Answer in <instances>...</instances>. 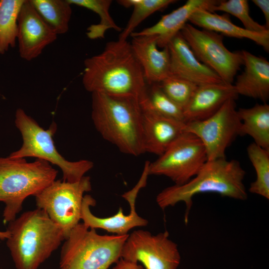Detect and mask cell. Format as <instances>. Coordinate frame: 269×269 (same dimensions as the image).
I'll list each match as a JSON object with an SVG mask.
<instances>
[{"label":"cell","instance_id":"1f68e13d","mask_svg":"<svg viewBox=\"0 0 269 269\" xmlns=\"http://www.w3.org/2000/svg\"><path fill=\"white\" fill-rule=\"evenodd\" d=\"M252 1L259 7L263 12L266 20L265 26L269 30V0H252Z\"/></svg>","mask_w":269,"mask_h":269},{"label":"cell","instance_id":"30bf717a","mask_svg":"<svg viewBox=\"0 0 269 269\" xmlns=\"http://www.w3.org/2000/svg\"><path fill=\"white\" fill-rule=\"evenodd\" d=\"M180 33L197 59L209 67L226 83L232 84L243 65L241 52L229 50L223 35L208 30L199 29L187 23Z\"/></svg>","mask_w":269,"mask_h":269},{"label":"cell","instance_id":"e0dca14e","mask_svg":"<svg viewBox=\"0 0 269 269\" xmlns=\"http://www.w3.org/2000/svg\"><path fill=\"white\" fill-rule=\"evenodd\" d=\"M220 0H188L183 5L172 12L162 15L155 24L138 32H133L130 36L156 35L159 48L167 46L169 42L187 23L192 14L200 9L212 12L213 7Z\"/></svg>","mask_w":269,"mask_h":269},{"label":"cell","instance_id":"603a6c76","mask_svg":"<svg viewBox=\"0 0 269 269\" xmlns=\"http://www.w3.org/2000/svg\"><path fill=\"white\" fill-rule=\"evenodd\" d=\"M44 21L58 34L66 33L72 15L67 0H29Z\"/></svg>","mask_w":269,"mask_h":269},{"label":"cell","instance_id":"d4e9b609","mask_svg":"<svg viewBox=\"0 0 269 269\" xmlns=\"http://www.w3.org/2000/svg\"><path fill=\"white\" fill-rule=\"evenodd\" d=\"M139 102L142 110L185 123L183 109L165 94L158 84L147 85L145 94Z\"/></svg>","mask_w":269,"mask_h":269},{"label":"cell","instance_id":"ffe728a7","mask_svg":"<svg viewBox=\"0 0 269 269\" xmlns=\"http://www.w3.org/2000/svg\"><path fill=\"white\" fill-rule=\"evenodd\" d=\"M245 68L234 86L238 94L266 103L269 98V62L246 50L241 51Z\"/></svg>","mask_w":269,"mask_h":269},{"label":"cell","instance_id":"5b68a950","mask_svg":"<svg viewBox=\"0 0 269 269\" xmlns=\"http://www.w3.org/2000/svg\"><path fill=\"white\" fill-rule=\"evenodd\" d=\"M58 171L47 161L37 158L0 157V202L4 204V223L16 218L24 200L35 196L55 180Z\"/></svg>","mask_w":269,"mask_h":269},{"label":"cell","instance_id":"ac0fdd59","mask_svg":"<svg viewBox=\"0 0 269 269\" xmlns=\"http://www.w3.org/2000/svg\"><path fill=\"white\" fill-rule=\"evenodd\" d=\"M238 96L232 84L221 82L198 86L183 109L185 123L210 117L227 101L236 100Z\"/></svg>","mask_w":269,"mask_h":269},{"label":"cell","instance_id":"f546056e","mask_svg":"<svg viewBox=\"0 0 269 269\" xmlns=\"http://www.w3.org/2000/svg\"><path fill=\"white\" fill-rule=\"evenodd\" d=\"M158 84L165 94L183 110L198 87L190 81L171 74Z\"/></svg>","mask_w":269,"mask_h":269},{"label":"cell","instance_id":"d6a6232c","mask_svg":"<svg viewBox=\"0 0 269 269\" xmlns=\"http://www.w3.org/2000/svg\"><path fill=\"white\" fill-rule=\"evenodd\" d=\"M9 236L10 233L7 230L5 231H0V240H7Z\"/></svg>","mask_w":269,"mask_h":269},{"label":"cell","instance_id":"44dd1931","mask_svg":"<svg viewBox=\"0 0 269 269\" xmlns=\"http://www.w3.org/2000/svg\"><path fill=\"white\" fill-rule=\"evenodd\" d=\"M192 24L202 29L237 38H247L269 51V32H253L234 24L228 14L219 15L207 10L200 9L193 13L189 19Z\"/></svg>","mask_w":269,"mask_h":269},{"label":"cell","instance_id":"8992f818","mask_svg":"<svg viewBox=\"0 0 269 269\" xmlns=\"http://www.w3.org/2000/svg\"><path fill=\"white\" fill-rule=\"evenodd\" d=\"M129 234L102 235L79 223L65 240L60 269H108L121 258Z\"/></svg>","mask_w":269,"mask_h":269},{"label":"cell","instance_id":"484cf974","mask_svg":"<svg viewBox=\"0 0 269 269\" xmlns=\"http://www.w3.org/2000/svg\"><path fill=\"white\" fill-rule=\"evenodd\" d=\"M175 0H119L117 2L128 8L133 7L132 14L125 28L120 33L119 40H127L134 29L145 18L154 12L175 2Z\"/></svg>","mask_w":269,"mask_h":269},{"label":"cell","instance_id":"3957f363","mask_svg":"<svg viewBox=\"0 0 269 269\" xmlns=\"http://www.w3.org/2000/svg\"><path fill=\"white\" fill-rule=\"evenodd\" d=\"M91 116L102 137L122 152L135 156L144 153L142 111L137 99L93 93Z\"/></svg>","mask_w":269,"mask_h":269},{"label":"cell","instance_id":"4fadbf2b","mask_svg":"<svg viewBox=\"0 0 269 269\" xmlns=\"http://www.w3.org/2000/svg\"><path fill=\"white\" fill-rule=\"evenodd\" d=\"M19 53L20 57L31 61L57 37L56 33L37 13L29 0H25L17 18Z\"/></svg>","mask_w":269,"mask_h":269},{"label":"cell","instance_id":"d6986e66","mask_svg":"<svg viewBox=\"0 0 269 269\" xmlns=\"http://www.w3.org/2000/svg\"><path fill=\"white\" fill-rule=\"evenodd\" d=\"M132 37L131 47L142 68L147 85L159 83L170 74L168 47L159 50L156 35Z\"/></svg>","mask_w":269,"mask_h":269},{"label":"cell","instance_id":"7402d4cb","mask_svg":"<svg viewBox=\"0 0 269 269\" xmlns=\"http://www.w3.org/2000/svg\"><path fill=\"white\" fill-rule=\"evenodd\" d=\"M241 121L240 135H248L259 146L269 150V105L256 104L237 110Z\"/></svg>","mask_w":269,"mask_h":269},{"label":"cell","instance_id":"9c48e42d","mask_svg":"<svg viewBox=\"0 0 269 269\" xmlns=\"http://www.w3.org/2000/svg\"><path fill=\"white\" fill-rule=\"evenodd\" d=\"M207 160L200 139L184 132L159 158L149 163L148 174L163 175L175 185H182L192 178Z\"/></svg>","mask_w":269,"mask_h":269},{"label":"cell","instance_id":"836d02e7","mask_svg":"<svg viewBox=\"0 0 269 269\" xmlns=\"http://www.w3.org/2000/svg\"></svg>","mask_w":269,"mask_h":269},{"label":"cell","instance_id":"52a82bcc","mask_svg":"<svg viewBox=\"0 0 269 269\" xmlns=\"http://www.w3.org/2000/svg\"><path fill=\"white\" fill-rule=\"evenodd\" d=\"M15 118V125L21 133L23 142L21 147L10 153L9 157H34L55 164L62 171V180L69 182L79 181L93 167L91 161H70L58 152L53 140L56 130L54 123L45 130L20 108L16 110Z\"/></svg>","mask_w":269,"mask_h":269},{"label":"cell","instance_id":"ba28073f","mask_svg":"<svg viewBox=\"0 0 269 269\" xmlns=\"http://www.w3.org/2000/svg\"><path fill=\"white\" fill-rule=\"evenodd\" d=\"M91 190L89 176L75 182L54 180L35 196L36 205L61 229L66 239L81 220L84 194Z\"/></svg>","mask_w":269,"mask_h":269},{"label":"cell","instance_id":"83f0119b","mask_svg":"<svg viewBox=\"0 0 269 269\" xmlns=\"http://www.w3.org/2000/svg\"><path fill=\"white\" fill-rule=\"evenodd\" d=\"M71 5L89 9L96 13L100 17L98 24L90 25L87 29L86 34L91 39L103 38L106 31L113 29L117 31H121L119 27L111 17L109 9L112 3L111 0H67Z\"/></svg>","mask_w":269,"mask_h":269},{"label":"cell","instance_id":"277c9868","mask_svg":"<svg viewBox=\"0 0 269 269\" xmlns=\"http://www.w3.org/2000/svg\"><path fill=\"white\" fill-rule=\"evenodd\" d=\"M6 230V246L16 269H38L65 240L61 229L38 208L23 212Z\"/></svg>","mask_w":269,"mask_h":269},{"label":"cell","instance_id":"8fae6325","mask_svg":"<svg viewBox=\"0 0 269 269\" xmlns=\"http://www.w3.org/2000/svg\"><path fill=\"white\" fill-rule=\"evenodd\" d=\"M235 100H229L206 119L185 123V132L195 134L200 139L208 160L225 158L227 148L240 135L241 121Z\"/></svg>","mask_w":269,"mask_h":269},{"label":"cell","instance_id":"6da1fadb","mask_svg":"<svg viewBox=\"0 0 269 269\" xmlns=\"http://www.w3.org/2000/svg\"><path fill=\"white\" fill-rule=\"evenodd\" d=\"M82 83L88 92L129 97L139 101L147 85L127 40L110 41L100 53L86 58Z\"/></svg>","mask_w":269,"mask_h":269},{"label":"cell","instance_id":"7c38bea8","mask_svg":"<svg viewBox=\"0 0 269 269\" xmlns=\"http://www.w3.org/2000/svg\"><path fill=\"white\" fill-rule=\"evenodd\" d=\"M165 231L156 235L137 230L129 235L122 248L121 258L141 263L146 269H177L181 257L177 245Z\"/></svg>","mask_w":269,"mask_h":269},{"label":"cell","instance_id":"cb8c5ba5","mask_svg":"<svg viewBox=\"0 0 269 269\" xmlns=\"http://www.w3.org/2000/svg\"><path fill=\"white\" fill-rule=\"evenodd\" d=\"M24 0H0V54L15 45L17 18Z\"/></svg>","mask_w":269,"mask_h":269},{"label":"cell","instance_id":"9a60e30c","mask_svg":"<svg viewBox=\"0 0 269 269\" xmlns=\"http://www.w3.org/2000/svg\"><path fill=\"white\" fill-rule=\"evenodd\" d=\"M170 74L198 86L223 82L213 70L196 57L180 32L168 43Z\"/></svg>","mask_w":269,"mask_h":269},{"label":"cell","instance_id":"7a4b0ae2","mask_svg":"<svg viewBox=\"0 0 269 269\" xmlns=\"http://www.w3.org/2000/svg\"><path fill=\"white\" fill-rule=\"evenodd\" d=\"M245 174L236 160L223 158L207 160L189 181L165 188L158 194L156 201L162 210L184 202L186 206L184 221L187 224L195 195L216 193L237 200H246L248 195L243 182Z\"/></svg>","mask_w":269,"mask_h":269},{"label":"cell","instance_id":"4dcf8cb0","mask_svg":"<svg viewBox=\"0 0 269 269\" xmlns=\"http://www.w3.org/2000/svg\"><path fill=\"white\" fill-rule=\"evenodd\" d=\"M112 269H143V267L137 263L121 258L115 263V265Z\"/></svg>","mask_w":269,"mask_h":269},{"label":"cell","instance_id":"f1b7e54d","mask_svg":"<svg viewBox=\"0 0 269 269\" xmlns=\"http://www.w3.org/2000/svg\"><path fill=\"white\" fill-rule=\"evenodd\" d=\"M214 11H224L227 14H231L238 18L248 31L265 33L269 32L265 25L255 21L250 15L249 5L247 0H220L218 4L212 8Z\"/></svg>","mask_w":269,"mask_h":269},{"label":"cell","instance_id":"2e32d148","mask_svg":"<svg viewBox=\"0 0 269 269\" xmlns=\"http://www.w3.org/2000/svg\"><path fill=\"white\" fill-rule=\"evenodd\" d=\"M144 153L161 155L184 132L185 123L142 110Z\"/></svg>","mask_w":269,"mask_h":269},{"label":"cell","instance_id":"5bb4252c","mask_svg":"<svg viewBox=\"0 0 269 269\" xmlns=\"http://www.w3.org/2000/svg\"><path fill=\"white\" fill-rule=\"evenodd\" d=\"M146 183V181L140 178L131 190L122 195L130 205L131 210L128 215H125L123 209L120 207L118 212L112 216L106 218L97 217L90 210V206H95L96 200L90 195H84L81 214L83 224L88 228L102 229L118 235H127L130 230L135 227L146 226L147 220L139 216L135 209L137 194L139 189L144 187Z\"/></svg>","mask_w":269,"mask_h":269},{"label":"cell","instance_id":"4316f807","mask_svg":"<svg viewBox=\"0 0 269 269\" xmlns=\"http://www.w3.org/2000/svg\"><path fill=\"white\" fill-rule=\"evenodd\" d=\"M247 151L256 173V179L251 183L249 191L269 200V150L253 142L247 147Z\"/></svg>","mask_w":269,"mask_h":269}]
</instances>
